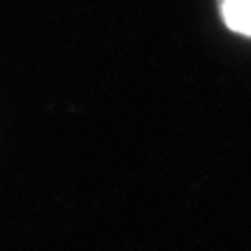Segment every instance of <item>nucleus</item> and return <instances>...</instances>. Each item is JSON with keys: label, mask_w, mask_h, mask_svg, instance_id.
Instances as JSON below:
<instances>
[{"label": "nucleus", "mask_w": 251, "mask_h": 251, "mask_svg": "<svg viewBox=\"0 0 251 251\" xmlns=\"http://www.w3.org/2000/svg\"><path fill=\"white\" fill-rule=\"evenodd\" d=\"M221 17L230 30L251 37V0H221Z\"/></svg>", "instance_id": "nucleus-1"}]
</instances>
